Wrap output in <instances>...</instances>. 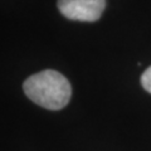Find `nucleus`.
I'll return each instance as SVG.
<instances>
[{
	"instance_id": "f257e3e1",
	"label": "nucleus",
	"mask_w": 151,
	"mask_h": 151,
	"mask_svg": "<svg viewBox=\"0 0 151 151\" xmlns=\"http://www.w3.org/2000/svg\"><path fill=\"white\" fill-rule=\"evenodd\" d=\"M23 89L29 100L52 111L62 110L72 96L69 81L54 69H45L30 76L25 79Z\"/></svg>"
},
{
	"instance_id": "f03ea898",
	"label": "nucleus",
	"mask_w": 151,
	"mask_h": 151,
	"mask_svg": "<svg viewBox=\"0 0 151 151\" xmlns=\"http://www.w3.org/2000/svg\"><path fill=\"white\" fill-rule=\"evenodd\" d=\"M57 6L67 19L92 23L101 18L106 0H58Z\"/></svg>"
},
{
	"instance_id": "7ed1b4c3",
	"label": "nucleus",
	"mask_w": 151,
	"mask_h": 151,
	"mask_svg": "<svg viewBox=\"0 0 151 151\" xmlns=\"http://www.w3.org/2000/svg\"><path fill=\"white\" fill-rule=\"evenodd\" d=\"M141 86L144 87L145 91L151 93V65L141 76Z\"/></svg>"
}]
</instances>
